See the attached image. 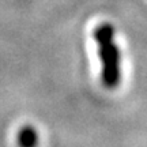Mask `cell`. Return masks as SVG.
<instances>
[{"label": "cell", "mask_w": 147, "mask_h": 147, "mask_svg": "<svg viewBox=\"0 0 147 147\" xmlns=\"http://www.w3.org/2000/svg\"><path fill=\"white\" fill-rule=\"evenodd\" d=\"M101 63V83L105 89H116L121 80V55L116 42V30L109 22L100 23L93 32Z\"/></svg>", "instance_id": "6da1fadb"}, {"label": "cell", "mask_w": 147, "mask_h": 147, "mask_svg": "<svg viewBox=\"0 0 147 147\" xmlns=\"http://www.w3.org/2000/svg\"><path fill=\"white\" fill-rule=\"evenodd\" d=\"M16 140H18L19 147H37L40 138H38L36 128H33L32 125H25L19 129Z\"/></svg>", "instance_id": "7a4b0ae2"}]
</instances>
